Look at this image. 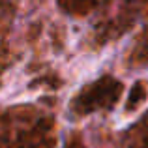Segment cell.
<instances>
[{
	"label": "cell",
	"mask_w": 148,
	"mask_h": 148,
	"mask_svg": "<svg viewBox=\"0 0 148 148\" xmlns=\"http://www.w3.org/2000/svg\"><path fill=\"white\" fill-rule=\"evenodd\" d=\"M66 148H83V145H81V139L77 137V135H73V137L66 143Z\"/></svg>",
	"instance_id": "3"
},
{
	"label": "cell",
	"mask_w": 148,
	"mask_h": 148,
	"mask_svg": "<svg viewBox=\"0 0 148 148\" xmlns=\"http://www.w3.org/2000/svg\"><path fill=\"white\" fill-rule=\"evenodd\" d=\"M145 86H143V83H137L133 86V92H131V98H130V105H127V109H131L135 103H141L143 98H145Z\"/></svg>",
	"instance_id": "2"
},
{
	"label": "cell",
	"mask_w": 148,
	"mask_h": 148,
	"mask_svg": "<svg viewBox=\"0 0 148 148\" xmlns=\"http://www.w3.org/2000/svg\"><path fill=\"white\" fill-rule=\"evenodd\" d=\"M118 94H120V83H116L112 77H103L98 83L90 84L86 90H83L81 96H77L73 99L75 101L73 107L81 114H84V112H90V111H96L99 107H105L107 101L112 105L118 99Z\"/></svg>",
	"instance_id": "1"
}]
</instances>
